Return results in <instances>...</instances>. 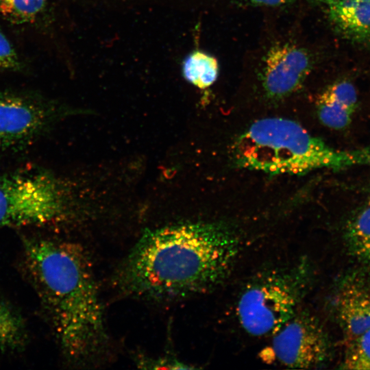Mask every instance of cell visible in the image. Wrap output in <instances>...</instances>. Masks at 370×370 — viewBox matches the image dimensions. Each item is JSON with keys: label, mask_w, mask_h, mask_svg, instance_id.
<instances>
[{"label": "cell", "mask_w": 370, "mask_h": 370, "mask_svg": "<svg viewBox=\"0 0 370 370\" xmlns=\"http://www.w3.org/2000/svg\"><path fill=\"white\" fill-rule=\"evenodd\" d=\"M241 249L230 226L195 222L147 230L121 264L116 281L125 293L172 300L207 291L230 273Z\"/></svg>", "instance_id": "1"}, {"label": "cell", "mask_w": 370, "mask_h": 370, "mask_svg": "<svg viewBox=\"0 0 370 370\" xmlns=\"http://www.w3.org/2000/svg\"><path fill=\"white\" fill-rule=\"evenodd\" d=\"M23 245L25 269L64 354L76 362L92 359L108 336L86 251L78 244L48 238H27Z\"/></svg>", "instance_id": "2"}, {"label": "cell", "mask_w": 370, "mask_h": 370, "mask_svg": "<svg viewBox=\"0 0 370 370\" xmlns=\"http://www.w3.org/2000/svg\"><path fill=\"white\" fill-rule=\"evenodd\" d=\"M232 153L237 166L269 175H303L370 164V145L338 149L298 123L280 117L253 123L236 138Z\"/></svg>", "instance_id": "3"}, {"label": "cell", "mask_w": 370, "mask_h": 370, "mask_svg": "<svg viewBox=\"0 0 370 370\" xmlns=\"http://www.w3.org/2000/svg\"><path fill=\"white\" fill-rule=\"evenodd\" d=\"M312 281V267L304 259L255 277L237 302L241 325L254 336H273L299 310Z\"/></svg>", "instance_id": "4"}, {"label": "cell", "mask_w": 370, "mask_h": 370, "mask_svg": "<svg viewBox=\"0 0 370 370\" xmlns=\"http://www.w3.org/2000/svg\"><path fill=\"white\" fill-rule=\"evenodd\" d=\"M68 208V189L48 171L0 174V227L51 225L63 219Z\"/></svg>", "instance_id": "5"}, {"label": "cell", "mask_w": 370, "mask_h": 370, "mask_svg": "<svg viewBox=\"0 0 370 370\" xmlns=\"http://www.w3.org/2000/svg\"><path fill=\"white\" fill-rule=\"evenodd\" d=\"M264 359L289 368L325 365L332 354L330 339L320 321L306 310L296 313L275 334Z\"/></svg>", "instance_id": "6"}, {"label": "cell", "mask_w": 370, "mask_h": 370, "mask_svg": "<svg viewBox=\"0 0 370 370\" xmlns=\"http://www.w3.org/2000/svg\"><path fill=\"white\" fill-rule=\"evenodd\" d=\"M53 117L42 103L0 92V151L27 145L44 132Z\"/></svg>", "instance_id": "7"}, {"label": "cell", "mask_w": 370, "mask_h": 370, "mask_svg": "<svg viewBox=\"0 0 370 370\" xmlns=\"http://www.w3.org/2000/svg\"><path fill=\"white\" fill-rule=\"evenodd\" d=\"M331 306L344 342L370 328V275L360 271L341 277L332 297Z\"/></svg>", "instance_id": "8"}, {"label": "cell", "mask_w": 370, "mask_h": 370, "mask_svg": "<svg viewBox=\"0 0 370 370\" xmlns=\"http://www.w3.org/2000/svg\"><path fill=\"white\" fill-rule=\"evenodd\" d=\"M310 69V56L302 48L288 44L273 47L262 75L266 95L275 100L290 95L301 86Z\"/></svg>", "instance_id": "9"}, {"label": "cell", "mask_w": 370, "mask_h": 370, "mask_svg": "<svg viewBox=\"0 0 370 370\" xmlns=\"http://www.w3.org/2000/svg\"><path fill=\"white\" fill-rule=\"evenodd\" d=\"M358 106V94L349 80L337 81L327 87L319 96L317 110L325 126L336 130L347 128Z\"/></svg>", "instance_id": "10"}, {"label": "cell", "mask_w": 370, "mask_h": 370, "mask_svg": "<svg viewBox=\"0 0 370 370\" xmlns=\"http://www.w3.org/2000/svg\"><path fill=\"white\" fill-rule=\"evenodd\" d=\"M330 19L347 38L370 42V0H345L327 5Z\"/></svg>", "instance_id": "11"}, {"label": "cell", "mask_w": 370, "mask_h": 370, "mask_svg": "<svg viewBox=\"0 0 370 370\" xmlns=\"http://www.w3.org/2000/svg\"><path fill=\"white\" fill-rule=\"evenodd\" d=\"M343 238L351 256L362 266L370 268V203L347 221Z\"/></svg>", "instance_id": "12"}, {"label": "cell", "mask_w": 370, "mask_h": 370, "mask_svg": "<svg viewBox=\"0 0 370 370\" xmlns=\"http://www.w3.org/2000/svg\"><path fill=\"white\" fill-rule=\"evenodd\" d=\"M185 79L199 88L212 85L217 79L219 64L215 58L201 51L190 53L182 64Z\"/></svg>", "instance_id": "13"}, {"label": "cell", "mask_w": 370, "mask_h": 370, "mask_svg": "<svg viewBox=\"0 0 370 370\" xmlns=\"http://www.w3.org/2000/svg\"><path fill=\"white\" fill-rule=\"evenodd\" d=\"M25 339V325L21 316L0 299V349L21 348Z\"/></svg>", "instance_id": "14"}, {"label": "cell", "mask_w": 370, "mask_h": 370, "mask_svg": "<svg viewBox=\"0 0 370 370\" xmlns=\"http://www.w3.org/2000/svg\"><path fill=\"white\" fill-rule=\"evenodd\" d=\"M340 368L347 370H370V328L344 342Z\"/></svg>", "instance_id": "15"}, {"label": "cell", "mask_w": 370, "mask_h": 370, "mask_svg": "<svg viewBox=\"0 0 370 370\" xmlns=\"http://www.w3.org/2000/svg\"><path fill=\"white\" fill-rule=\"evenodd\" d=\"M46 0H0V12L18 23L32 21L43 10Z\"/></svg>", "instance_id": "16"}, {"label": "cell", "mask_w": 370, "mask_h": 370, "mask_svg": "<svg viewBox=\"0 0 370 370\" xmlns=\"http://www.w3.org/2000/svg\"><path fill=\"white\" fill-rule=\"evenodd\" d=\"M137 365H140L141 368L150 369H193L191 366L179 361L171 357H158L157 358H151L147 357H141L138 358Z\"/></svg>", "instance_id": "17"}, {"label": "cell", "mask_w": 370, "mask_h": 370, "mask_svg": "<svg viewBox=\"0 0 370 370\" xmlns=\"http://www.w3.org/2000/svg\"><path fill=\"white\" fill-rule=\"evenodd\" d=\"M18 65V59L14 49L0 32V71L16 69Z\"/></svg>", "instance_id": "18"}, {"label": "cell", "mask_w": 370, "mask_h": 370, "mask_svg": "<svg viewBox=\"0 0 370 370\" xmlns=\"http://www.w3.org/2000/svg\"><path fill=\"white\" fill-rule=\"evenodd\" d=\"M251 4L258 5H267V6H275L286 3L291 2L295 0H243Z\"/></svg>", "instance_id": "19"}, {"label": "cell", "mask_w": 370, "mask_h": 370, "mask_svg": "<svg viewBox=\"0 0 370 370\" xmlns=\"http://www.w3.org/2000/svg\"><path fill=\"white\" fill-rule=\"evenodd\" d=\"M325 3L326 5H328L332 3L337 2V1H345V0H321Z\"/></svg>", "instance_id": "20"}, {"label": "cell", "mask_w": 370, "mask_h": 370, "mask_svg": "<svg viewBox=\"0 0 370 370\" xmlns=\"http://www.w3.org/2000/svg\"><path fill=\"white\" fill-rule=\"evenodd\" d=\"M368 203H370V188H369V201Z\"/></svg>", "instance_id": "21"}]
</instances>
